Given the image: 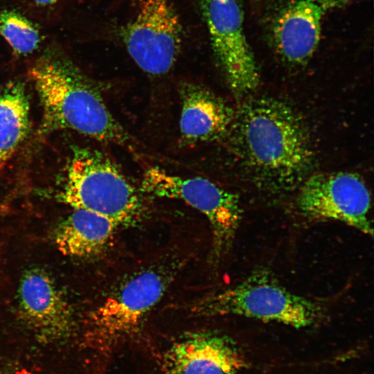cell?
I'll return each mask as SVG.
<instances>
[{
	"label": "cell",
	"mask_w": 374,
	"mask_h": 374,
	"mask_svg": "<svg viewBox=\"0 0 374 374\" xmlns=\"http://www.w3.org/2000/svg\"><path fill=\"white\" fill-rule=\"evenodd\" d=\"M231 127L247 167L265 183L287 188L311 168L313 150L301 117L285 103L269 97L244 103Z\"/></svg>",
	"instance_id": "obj_1"
},
{
	"label": "cell",
	"mask_w": 374,
	"mask_h": 374,
	"mask_svg": "<svg viewBox=\"0 0 374 374\" xmlns=\"http://www.w3.org/2000/svg\"><path fill=\"white\" fill-rule=\"evenodd\" d=\"M175 267H151L116 287L86 320L80 346L87 374H105L123 348L134 340L148 314L163 296Z\"/></svg>",
	"instance_id": "obj_2"
},
{
	"label": "cell",
	"mask_w": 374,
	"mask_h": 374,
	"mask_svg": "<svg viewBox=\"0 0 374 374\" xmlns=\"http://www.w3.org/2000/svg\"><path fill=\"white\" fill-rule=\"evenodd\" d=\"M43 108L42 133L71 130L97 141L130 145L131 136L95 84L74 66L48 60L30 71Z\"/></svg>",
	"instance_id": "obj_3"
},
{
	"label": "cell",
	"mask_w": 374,
	"mask_h": 374,
	"mask_svg": "<svg viewBox=\"0 0 374 374\" xmlns=\"http://www.w3.org/2000/svg\"><path fill=\"white\" fill-rule=\"evenodd\" d=\"M66 172L58 198L73 209L100 214L119 226L134 224L143 215L140 194L103 152L75 149Z\"/></svg>",
	"instance_id": "obj_4"
},
{
	"label": "cell",
	"mask_w": 374,
	"mask_h": 374,
	"mask_svg": "<svg viewBox=\"0 0 374 374\" xmlns=\"http://www.w3.org/2000/svg\"><path fill=\"white\" fill-rule=\"evenodd\" d=\"M190 310L195 316L238 315L296 328L312 326L323 316L320 305L288 290L264 269L197 299Z\"/></svg>",
	"instance_id": "obj_5"
},
{
	"label": "cell",
	"mask_w": 374,
	"mask_h": 374,
	"mask_svg": "<svg viewBox=\"0 0 374 374\" xmlns=\"http://www.w3.org/2000/svg\"><path fill=\"white\" fill-rule=\"evenodd\" d=\"M141 182L144 193L181 200L206 217L211 226L215 257L220 258L229 249L242 215L237 195L207 179L181 177L158 167L148 169Z\"/></svg>",
	"instance_id": "obj_6"
},
{
	"label": "cell",
	"mask_w": 374,
	"mask_h": 374,
	"mask_svg": "<svg viewBox=\"0 0 374 374\" xmlns=\"http://www.w3.org/2000/svg\"><path fill=\"white\" fill-rule=\"evenodd\" d=\"M119 37L143 72L161 76L177 61L184 29L172 0H140L133 17L120 28Z\"/></svg>",
	"instance_id": "obj_7"
},
{
	"label": "cell",
	"mask_w": 374,
	"mask_h": 374,
	"mask_svg": "<svg viewBox=\"0 0 374 374\" xmlns=\"http://www.w3.org/2000/svg\"><path fill=\"white\" fill-rule=\"evenodd\" d=\"M246 366L236 342L217 330L186 332L145 355L141 374H242Z\"/></svg>",
	"instance_id": "obj_8"
},
{
	"label": "cell",
	"mask_w": 374,
	"mask_h": 374,
	"mask_svg": "<svg viewBox=\"0 0 374 374\" xmlns=\"http://www.w3.org/2000/svg\"><path fill=\"white\" fill-rule=\"evenodd\" d=\"M213 54L230 89L238 96L253 91L259 71L244 27L240 0H197Z\"/></svg>",
	"instance_id": "obj_9"
},
{
	"label": "cell",
	"mask_w": 374,
	"mask_h": 374,
	"mask_svg": "<svg viewBox=\"0 0 374 374\" xmlns=\"http://www.w3.org/2000/svg\"><path fill=\"white\" fill-rule=\"evenodd\" d=\"M301 213L309 218L342 222L373 235L369 219V190L357 174L348 172L317 173L303 182L297 197Z\"/></svg>",
	"instance_id": "obj_10"
},
{
	"label": "cell",
	"mask_w": 374,
	"mask_h": 374,
	"mask_svg": "<svg viewBox=\"0 0 374 374\" xmlns=\"http://www.w3.org/2000/svg\"><path fill=\"white\" fill-rule=\"evenodd\" d=\"M19 301L21 316L39 344L53 346L73 335V312L46 272L32 269L24 274L19 287Z\"/></svg>",
	"instance_id": "obj_11"
},
{
	"label": "cell",
	"mask_w": 374,
	"mask_h": 374,
	"mask_svg": "<svg viewBox=\"0 0 374 374\" xmlns=\"http://www.w3.org/2000/svg\"><path fill=\"white\" fill-rule=\"evenodd\" d=\"M179 95V130L184 143L213 141L230 130L235 114L225 101L207 87L185 82L180 84Z\"/></svg>",
	"instance_id": "obj_12"
},
{
	"label": "cell",
	"mask_w": 374,
	"mask_h": 374,
	"mask_svg": "<svg viewBox=\"0 0 374 374\" xmlns=\"http://www.w3.org/2000/svg\"><path fill=\"white\" fill-rule=\"evenodd\" d=\"M326 11L314 0H296L286 6L275 21V48L288 63H306L317 50Z\"/></svg>",
	"instance_id": "obj_13"
},
{
	"label": "cell",
	"mask_w": 374,
	"mask_h": 374,
	"mask_svg": "<svg viewBox=\"0 0 374 374\" xmlns=\"http://www.w3.org/2000/svg\"><path fill=\"white\" fill-rule=\"evenodd\" d=\"M118 226L100 214L73 209L57 228L54 241L57 249L65 256L91 257L105 249Z\"/></svg>",
	"instance_id": "obj_14"
},
{
	"label": "cell",
	"mask_w": 374,
	"mask_h": 374,
	"mask_svg": "<svg viewBox=\"0 0 374 374\" xmlns=\"http://www.w3.org/2000/svg\"><path fill=\"white\" fill-rule=\"evenodd\" d=\"M29 125V102L24 85L8 84L0 92V167L24 140Z\"/></svg>",
	"instance_id": "obj_15"
},
{
	"label": "cell",
	"mask_w": 374,
	"mask_h": 374,
	"mask_svg": "<svg viewBox=\"0 0 374 374\" xmlns=\"http://www.w3.org/2000/svg\"><path fill=\"white\" fill-rule=\"evenodd\" d=\"M0 35L17 55H28L39 46L40 35L26 17L12 10L0 12Z\"/></svg>",
	"instance_id": "obj_16"
},
{
	"label": "cell",
	"mask_w": 374,
	"mask_h": 374,
	"mask_svg": "<svg viewBox=\"0 0 374 374\" xmlns=\"http://www.w3.org/2000/svg\"><path fill=\"white\" fill-rule=\"evenodd\" d=\"M59 359L30 352L0 354V374H64V361Z\"/></svg>",
	"instance_id": "obj_17"
},
{
	"label": "cell",
	"mask_w": 374,
	"mask_h": 374,
	"mask_svg": "<svg viewBox=\"0 0 374 374\" xmlns=\"http://www.w3.org/2000/svg\"><path fill=\"white\" fill-rule=\"evenodd\" d=\"M319 6H321L325 10L329 8H335L337 6H342L350 0H314Z\"/></svg>",
	"instance_id": "obj_18"
},
{
	"label": "cell",
	"mask_w": 374,
	"mask_h": 374,
	"mask_svg": "<svg viewBox=\"0 0 374 374\" xmlns=\"http://www.w3.org/2000/svg\"><path fill=\"white\" fill-rule=\"evenodd\" d=\"M37 4L41 5V6H47V5H51L59 0H33Z\"/></svg>",
	"instance_id": "obj_19"
},
{
	"label": "cell",
	"mask_w": 374,
	"mask_h": 374,
	"mask_svg": "<svg viewBox=\"0 0 374 374\" xmlns=\"http://www.w3.org/2000/svg\"><path fill=\"white\" fill-rule=\"evenodd\" d=\"M2 168H3L0 167V172H1V170H2Z\"/></svg>",
	"instance_id": "obj_20"
}]
</instances>
